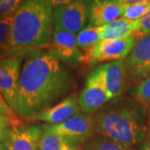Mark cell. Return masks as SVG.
I'll return each instance as SVG.
<instances>
[{
	"instance_id": "obj_1",
	"label": "cell",
	"mask_w": 150,
	"mask_h": 150,
	"mask_svg": "<svg viewBox=\"0 0 150 150\" xmlns=\"http://www.w3.org/2000/svg\"><path fill=\"white\" fill-rule=\"evenodd\" d=\"M19 76L18 116L28 119L69 92L70 75L52 50L28 53Z\"/></svg>"
},
{
	"instance_id": "obj_2",
	"label": "cell",
	"mask_w": 150,
	"mask_h": 150,
	"mask_svg": "<svg viewBox=\"0 0 150 150\" xmlns=\"http://www.w3.org/2000/svg\"><path fill=\"white\" fill-rule=\"evenodd\" d=\"M52 24L53 10L45 0H23L13 16L8 52L28 54L50 46Z\"/></svg>"
},
{
	"instance_id": "obj_3",
	"label": "cell",
	"mask_w": 150,
	"mask_h": 150,
	"mask_svg": "<svg viewBox=\"0 0 150 150\" xmlns=\"http://www.w3.org/2000/svg\"><path fill=\"white\" fill-rule=\"evenodd\" d=\"M95 133L126 147L142 143L148 134L147 111L138 102L118 99L94 116Z\"/></svg>"
},
{
	"instance_id": "obj_4",
	"label": "cell",
	"mask_w": 150,
	"mask_h": 150,
	"mask_svg": "<svg viewBox=\"0 0 150 150\" xmlns=\"http://www.w3.org/2000/svg\"><path fill=\"white\" fill-rule=\"evenodd\" d=\"M43 130L58 134L76 144H84L95 132L94 116L84 112L79 113L64 123L44 124Z\"/></svg>"
},
{
	"instance_id": "obj_5",
	"label": "cell",
	"mask_w": 150,
	"mask_h": 150,
	"mask_svg": "<svg viewBox=\"0 0 150 150\" xmlns=\"http://www.w3.org/2000/svg\"><path fill=\"white\" fill-rule=\"evenodd\" d=\"M21 64L22 58L17 55L0 60V92L16 114Z\"/></svg>"
},
{
	"instance_id": "obj_6",
	"label": "cell",
	"mask_w": 150,
	"mask_h": 150,
	"mask_svg": "<svg viewBox=\"0 0 150 150\" xmlns=\"http://www.w3.org/2000/svg\"><path fill=\"white\" fill-rule=\"evenodd\" d=\"M89 9L83 0H76L53 11L54 29H62L73 33L84 28Z\"/></svg>"
},
{
	"instance_id": "obj_7",
	"label": "cell",
	"mask_w": 150,
	"mask_h": 150,
	"mask_svg": "<svg viewBox=\"0 0 150 150\" xmlns=\"http://www.w3.org/2000/svg\"><path fill=\"white\" fill-rule=\"evenodd\" d=\"M136 41L135 36L117 40H100L87 53L84 59L91 64L123 60L132 51Z\"/></svg>"
},
{
	"instance_id": "obj_8",
	"label": "cell",
	"mask_w": 150,
	"mask_h": 150,
	"mask_svg": "<svg viewBox=\"0 0 150 150\" xmlns=\"http://www.w3.org/2000/svg\"><path fill=\"white\" fill-rule=\"evenodd\" d=\"M127 74L140 81L150 74V33L142 35L124 60Z\"/></svg>"
},
{
	"instance_id": "obj_9",
	"label": "cell",
	"mask_w": 150,
	"mask_h": 150,
	"mask_svg": "<svg viewBox=\"0 0 150 150\" xmlns=\"http://www.w3.org/2000/svg\"><path fill=\"white\" fill-rule=\"evenodd\" d=\"M108 101L110 100L102 79L94 69L86 79L84 88L79 97V105L81 111L87 114H93Z\"/></svg>"
},
{
	"instance_id": "obj_10",
	"label": "cell",
	"mask_w": 150,
	"mask_h": 150,
	"mask_svg": "<svg viewBox=\"0 0 150 150\" xmlns=\"http://www.w3.org/2000/svg\"><path fill=\"white\" fill-rule=\"evenodd\" d=\"M95 70L102 79L110 101L123 93L127 75L124 60L106 63L97 67Z\"/></svg>"
},
{
	"instance_id": "obj_11",
	"label": "cell",
	"mask_w": 150,
	"mask_h": 150,
	"mask_svg": "<svg viewBox=\"0 0 150 150\" xmlns=\"http://www.w3.org/2000/svg\"><path fill=\"white\" fill-rule=\"evenodd\" d=\"M79 98L74 95L62 99L54 106L48 108L26 120L30 122L41 121L47 124H59L80 113Z\"/></svg>"
},
{
	"instance_id": "obj_12",
	"label": "cell",
	"mask_w": 150,
	"mask_h": 150,
	"mask_svg": "<svg viewBox=\"0 0 150 150\" xmlns=\"http://www.w3.org/2000/svg\"><path fill=\"white\" fill-rule=\"evenodd\" d=\"M43 127L33 124H23L11 127L6 145L8 150H39V142Z\"/></svg>"
},
{
	"instance_id": "obj_13",
	"label": "cell",
	"mask_w": 150,
	"mask_h": 150,
	"mask_svg": "<svg viewBox=\"0 0 150 150\" xmlns=\"http://www.w3.org/2000/svg\"><path fill=\"white\" fill-rule=\"evenodd\" d=\"M52 46V51L60 60L75 64L84 59L78 46L75 33L62 29H54Z\"/></svg>"
},
{
	"instance_id": "obj_14",
	"label": "cell",
	"mask_w": 150,
	"mask_h": 150,
	"mask_svg": "<svg viewBox=\"0 0 150 150\" xmlns=\"http://www.w3.org/2000/svg\"><path fill=\"white\" fill-rule=\"evenodd\" d=\"M125 4L121 0H99L89 9L90 25L104 26L123 16Z\"/></svg>"
},
{
	"instance_id": "obj_15",
	"label": "cell",
	"mask_w": 150,
	"mask_h": 150,
	"mask_svg": "<svg viewBox=\"0 0 150 150\" xmlns=\"http://www.w3.org/2000/svg\"><path fill=\"white\" fill-rule=\"evenodd\" d=\"M140 28V20H129L119 18L112 23L104 25L102 40H117L134 37Z\"/></svg>"
},
{
	"instance_id": "obj_16",
	"label": "cell",
	"mask_w": 150,
	"mask_h": 150,
	"mask_svg": "<svg viewBox=\"0 0 150 150\" xmlns=\"http://www.w3.org/2000/svg\"><path fill=\"white\" fill-rule=\"evenodd\" d=\"M39 150H82L76 144L65 138L43 129L39 142Z\"/></svg>"
},
{
	"instance_id": "obj_17",
	"label": "cell",
	"mask_w": 150,
	"mask_h": 150,
	"mask_svg": "<svg viewBox=\"0 0 150 150\" xmlns=\"http://www.w3.org/2000/svg\"><path fill=\"white\" fill-rule=\"evenodd\" d=\"M104 26H93L89 25L78 33L77 42L80 49L86 51L87 53L91 50L97 43L102 40V34Z\"/></svg>"
},
{
	"instance_id": "obj_18",
	"label": "cell",
	"mask_w": 150,
	"mask_h": 150,
	"mask_svg": "<svg viewBox=\"0 0 150 150\" xmlns=\"http://www.w3.org/2000/svg\"><path fill=\"white\" fill-rule=\"evenodd\" d=\"M84 150H132L129 147L98 135L91 137L84 143Z\"/></svg>"
},
{
	"instance_id": "obj_19",
	"label": "cell",
	"mask_w": 150,
	"mask_h": 150,
	"mask_svg": "<svg viewBox=\"0 0 150 150\" xmlns=\"http://www.w3.org/2000/svg\"><path fill=\"white\" fill-rule=\"evenodd\" d=\"M131 94L142 106L150 108V74L138 83Z\"/></svg>"
},
{
	"instance_id": "obj_20",
	"label": "cell",
	"mask_w": 150,
	"mask_h": 150,
	"mask_svg": "<svg viewBox=\"0 0 150 150\" xmlns=\"http://www.w3.org/2000/svg\"><path fill=\"white\" fill-rule=\"evenodd\" d=\"M150 11V3L126 4L123 18L129 20H140Z\"/></svg>"
},
{
	"instance_id": "obj_21",
	"label": "cell",
	"mask_w": 150,
	"mask_h": 150,
	"mask_svg": "<svg viewBox=\"0 0 150 150\" xmlns=\"http://www.w3.org/2000/svg\"><path fill=\"white\" fill-rule=\"evenodd\" d=\"M13 16L0 19V51L8 52Z\"/></svg>"
},
{
	"instance_id": "obj_22",
	"label": "cell",
	"mask_w": 150,
	"mask_h": 150,
	"mask_svg": "<svg viewBox=\"0 0 150 150\" xmlns=\"http://www.w3.org/2000/svg\"><path fill=\"white\" fill-rule=\"evenodd\" d=\"M23 0H0V19L13 16Z\"/></svg>"
},
{
	"instance_id": "obj_23",
	"label": "cell",
	"mask_w": 150,
	"mask_h": 150,
	"mask_svg": "<svg viewBox=\"0 0 150 150\" xmlns=\"http://www.w3.org/2000/svg\"><path fill=\"white\" fill-rule=\"evenodd\" d=\"M0 113H2V114L11 118L12 120H13L18 125H20V126L23 125V123L20 120V118H18V116L8 105V103H7L4 97L3 96V94L1 93V92H0Z\"/></svg>"
},
{
	"instance_id": "obj_24",
	"label": "cell",
	"mask_w": 150,
	"mask_h": 150,
	"mask_svg": "<svg viewBox=\"0 0 150 150\" xmlns=\"http://www.w3.org/2000/svg\"><path fill=\"white\" fill-rule=\"evenodd\" d=\"M148 33H150V11L140 19V28L138 33L141 36Z\"/></svg>"
},
{
	"instance_id": "obj_25",
	"label": "cell",
	"mask_w": 150,
	"mask_h": 150,
	"mask_svg": "<svg viewBox=\"0 0 150 150\" xmlns=\"http://www.w3.org/2000/svg\"><path fill=\"white\" fill-rule=\"evenodd\" d=\"M18 126H20V125L15 123L13 120H12L8 117L0 113V129H6V128H9V127H18Z\"/></svg>"
},
{
	"instance_id": "obj_26",
	"label": "cell",
	"mask_w": 150,
	"mask_h": 150,
	"mask_svg": "<svg viewBox=\"0 0 150 150\" xmlns=\"http://www.w3.org/2000/svg\"><path fill=\"white\" fill-rule=\"evenodd\" d=\"M74 1H76V0H45V2L52 8V10L53 9L54 10V9L60 8L62 6L69 4L74 2Z\"/></svg>"
},
{
	"instance_id": "obj_27",
	"label": "cell",
	"mask_w": 150,
	"mask_h": 150,
	"mask_svg": "<svg viewBox=\"0 0 150 150\" xmlns=\"http://www.w3.org/2000/svg\"><path fill=\"white\" fill-rule=\"evenodd\" d=\"M11 127L6 129H0V149H6V145L9 135Z\"/></svg>"
},
{
	"instance_id": "obj_28",
	"label": "cell",
	"mask_w": 150,
	"mask_h": 150,
	"mask_svg": "<svg viewBox=\"0 0 150 150\" xmlns=\"http://www.w3.org/2000/svg\"><path fill=\"white\" fill-rule=\"evenodd\" d=\"M124 4H134V3H150V0H121Z\"/></svg>"
},
{
	"instance_id": "obj_29",
	"label": "cell",
	"mask_w": 150,
	"mask_h": 150,
	"mask_svg": "<svg viewBox=\"0 0 150 150\" xmlns=\"http://www.w3.org/2000/svg\"><path fill=\"white\" fill-rule=\"evenodd\" d=\"M140 150H150V142L145 143L144 144L142 145Z\"/></svg>"
},
{
	"instance_id": "obj_30",
	"label": "cell",
	"mask_w": 150,
	"mask_h": 150,
	"mask_svg": "<svg viewBox=\"0 0 150 150\" xmlns=\"http://www.w3.org/2000/svg\"><path fill=\"white\" fill-rule=\"evenodd\" d=\"M3 59H4V54H3L1 52H0V60Z\"/></svg>"
},
{
	"instance_id": "obj_31",
	"label": "cell",
	"mask_w": 150,
	"mask_h": 150,
	"mask_svg": "<svg viewBox=\"0 0 150 150\" xmlns=\"http://www.w3.org/2000/svg\"><path fill=\"white\" fill-rule=\"evenodd\" d=\"M0 150H8V149H5V148H4V149H0Z\"/></svg>"
},
{
	"instance_id": "obj_32",
	"label": "cell",
	"mask_w": 150,
	"mask_h": 150,
	"mask_svg": "<svg viewBox=\"0 0 150 150\" xmlns=\"http://www.w3.org/2000/svg\"><path fill=\"white\" fill-rule=\"evenodd\" d=\"M94 2H97V1H99V0H93Z\"/></svg>"
},
{
	"instance_id": "obj_33",
	"label": "cell",
	"mask_w": 150,
	"mask_h": 150,
	"mask_svg": "<svg viewBox=\"0 0 150 150\" xmlns=\"http://www.w3.org/2000/svg\"><path fill=\"white\" fill-rule=\"evenodd\" d=\"M149 113H150V108H149ZM149 120H150V117H149Z\"/></svg>"
}]
</instances>
